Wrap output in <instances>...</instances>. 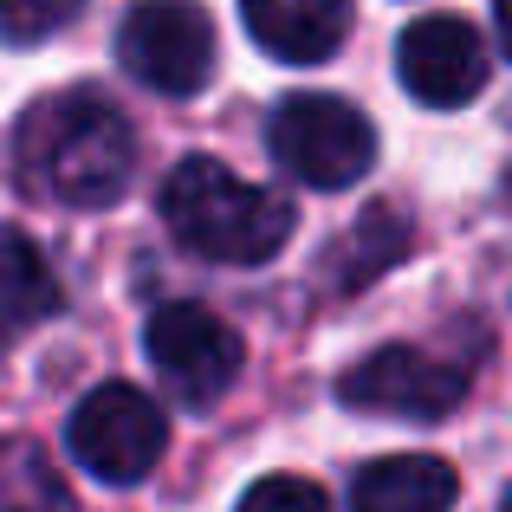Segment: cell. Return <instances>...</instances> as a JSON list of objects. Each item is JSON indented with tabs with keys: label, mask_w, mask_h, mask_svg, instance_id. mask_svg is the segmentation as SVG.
Returning <instances> with one entry per match:
<instances>
[{
	"label": "cell",
	"mask_w": 512,
	"mask_h": 512,
	"mask_svg": "<svg viewBox=\"0 0 512 512\" xmlns=\"http://www.w3.org/2000/svg\"><path fill=\"white\" fill-rule=\"evenodd\" d=\"M234 512H331V500H325V487L305 480V474H266L240 493Z\"/></svg>",
	"instance_id": "14"
},
{
	"label": "cell",
	"mask_w": 512,
	"mask_h": 512,
	"mask_svg": "<svg viewBox=\"0 0 512 512\" xmlns=\"http://www.w3.org/2000/svg\"><path fill=\"white\" fill-rule=\"evenodd\" d=\"M338 396L363 415H389V422H448L467 402V370L409 344H383L357 370H344Z\"/></svg>",
	"instance_id": "7"
},
{
	"label": "cell",
	"mask_w": 512,
	"mask_h": 512,
	"mask_svg": "<svg viewBox=\"0 0 512 512\" xmlns=\"http://www.w3.org/2000/svg\"><path fill=\"white\" fill-rule=\"evenodd\" d=\"M143 357H150L156 383H163L175 402L208 409V402L227 396V383H234L240 363H247V350H240V331L227 325V318H214L208 305L175 299L163 312H150V325H143Z\"/></svg>",
	"instance_id": "5"
},
{
	"label": "cell",
	"mask_w": 512,
	"mask_h": 512,
	"mask_svg": "<svg viewBox=\"0 0 512 512\" xmlns=\"http://www.w3.org/2000/svg\"><path fill=\"white\" fill-rule=\"evenodd\" d=\"M0 512H65V480L33 441L0 448Z\"/></svg>",
	"instance_id": "12"
},
{
	"label": "cell",
	"mask_w": 512,
	"mask_h": 512,
	"mask_svg": "<svg viewBox=\"0 0 512 512\" xmlns=\"http://www.w3.org/2000/svg\"><path fill=\"white\" fill-rule=\"evenodd\" d=\"M163 221L188 253H201V260L260 266L292 240V221H299V214H292L286 195L240 182V175L227 163H214V156H188L163 182Z\"/></svg>",
	"instance_id": "2"
},
{
	"label": "cell",
	"mask_w": 512,
	"mask_h": 512,
	"mask_svg": "<svg viewBox=\"0 0 512 512\" xmlns=\"http://www.w3.org/2000/svg\"><path fill=\"white\" fill-rule=\"evenodd\" d=\"M493 26H500V46H506V59H512V0H493Z\"/></svg>",
	"instance_id": "15"
},
{
	"label": "cell",
	"mask_w": 512,
	"mask_h": 512,
	"mask_svg": "<svg viewBox=\"0 0 512 512\" xmlns=\"http://www.w3.org/2000/svg\"><path fill=\"white\" fill-rule=\"evenodd\" d=\"M396 78L428 111H461L487 91V39L461 13H428L396 39Z\"/></svg>",
	"instance_id": "8"
},
{
	"label": "cell",
	"mask_w": 512,
	"mask_h": 512,
	"mask_svg": "<svg viewBox=\"0 0 512 512\" xmlns=\"http://www.w3.org/2000/svg\"><path fill=\"white\" fill-rule=\"evenodd\" d=\"M117 59L163 98H195L214 72V20L195 0H137L117 26Z\"/></svg>",
	"instance_id": "6"
},
{
	"label": "cell",
	"mask_w": 512,
	"mask_h": 512,
	"mask_svg": "<svg viewBox=\"0 0 512 512\" xmlns=\"http://www.w3.org/2000/svg\"><path fill=\"white\" fill-rule=\"evenodd\" d=\"M52 312H59V279H52L46 253L20 227H0V344L26 338Z\"/></svg>",
	"instance_id": "11"
},
{
	"label": "cell",
	"mask_w": 512,
	"mask_h": 512,
	"mask_svg": "<svg viewBox=\"0 0 512 512\" xmlns=\"http://www.w3.org/2000/svg\"><path fill=\"white\" fill-rule=\"evenodd\" d=\"M253 46L279 65H325L350 33V0H240Z\"/></svg>",
	"instance_id": "9"
},
{
	"label": "cell",
	"mask_w": 512,
	"mask_h": 512,
	"mask_svg": "<svg viewBox=\"0 0 512 512\" xmlns=\"http://www.w3.org/2000/svg\"><path fill=\"white\" fill-rule=\"evenodd\" d=\"M65 448L85 474L111 480V487H130L143 480L169 448V415L156 396H143L137 383H104L91 389L85 402L65 422Z\"/></svg>",
	"instance_id": "4"
},
{
	"label": "cell",
	"mask_w": 512,
	"mask_h": 512,
	"mask_svg": "<svg viewBox=\"0 0 512 512\" xmlns=\"http://www.w3.org/2000/svg\"><path fill=\"white\" fill-rule=\"evenodd\" d=\"M506 208H512V169H506Z\"/></svg>",
	"instance_id": "16"
},
{
	"label": "cell",
	"mask_w": 512,
	"mask_h": 512,
	"mask_svg": "<svg viewBox=\"0 0 512 512\" xmlns=\"http://www.w3.org/2000/svg\"><path fill=\"white\" fill-rule=\"evenodd\" d=\"M273 163L305 188H350L376 163V130L357 104L331 98V91H299L273 111L266 124Z\"/></svg>",
	"instance_id": "3"
},
{
	"label": "cell",
	"mask_w": 512,
	"mask_h": 512,
	"mask_svg": "<svg viewBox=\"0 0 512 512\" xmlns=\"http://www.w3.org/2000/svg\"><path fill=\"white\" fill-rule=\"evenodd\" d=\"M13 175L33 201L111 208L137 175V130L98 91L39 98L13 130Z\"/></svg>",
	"instance_id": "1"
},
{
	"label": "cell",
	"mask_w": 512,
	"mask_h": 512,
	"mask_svg": "<svg viewBox=\"0 0 512 512\" xmlns=\"http://www.w3.org/2000/svg\"><path fill=\"white\" fill-rule=\"evenodd\" d=\"M461 480L441 454H389L370 461L350 487V512H454Z\"/></svg>",
	"instance_id": "10"
},
{
	"label": "cell",
	"mask_w": 512,
	"mask_h": 512,
	"mask_svg": "<svg viewBox=\"0 0 512 512\" xmlns=\"http://www.w3.org/2000/svg\"><path fill=\"white\" fill-rule=\"evenodd\" d=\"M506 512H512V493H506Z\"/></svg>",
	"instance_id": "17"
},
{
	"label": "cell",
	"mask_w": 512,
	"mask_h": 512,
	"mask_svg": "<svg viewBox=\"0 0 512 512\" xmlns=\"http://www.w3.org/2000/svg\"><path fill=\"white\" fill-rule=\"evenodd\" d=\"M85 13V0H0V39L7 46H39V39L65 33Z\"/></svg>",
	"instance_id": "13"
}]
</instances>
